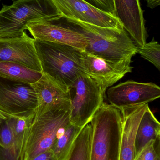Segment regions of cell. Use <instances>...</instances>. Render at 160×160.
I'll use <instances>...</instances> for the list:
<instances>
[{
	"label": "cell",
	"instance_id": "6da1fadb",
	"mask_svg": "<svg viewBox=\"0 0 160 160\" xmlns=\"http://www.w3.org/2000/svg\"><path fill=\"white\" fill-rule=\"evenodd\" d=\"M64 19L70 28L86 38L85 52L111 62L132 59L138 53L139 48L124 28H104L74 19Z\"/></svg>",
	"mask_w": 160,
	"mask_h": 160
},
{
	"label": "cell",
	"instance_id": "7a4b0ae2",
	"mask_svg": "<svg viewBox=\"0 0 160 160\" xmlns=\"http://www.w3.org/2000/svg\"><path fill=\"white\" fill-rule=\"evenodd\" d=\"M35 47L45 73L69 90L79 75L84 73L81 66V52L67 45L35 40Z\"/></svg>",
	"mask_w": 160,
	"mask_h": 160
},
{
	"label": "cell",
	"instance_id": "3957f363",
	"mask_svg": "<svg viewBox=\"0 0 160 160\" xmlns=\"http://www.w3.org/2000/svg\"><path fill=\"white\" fill-rule=\"evenodd\" d=\"M90 123L92 128L90 160H119L123 128L121 110L104 102Z\"/></svg>",
	"mask_w": 160,
	"mask_h": 160
},
{
	"label": "cell",
	"instance_id": "277c9868",
	"mask_svg": "<svg viewBox=\"0 0 160 160\" xmlns=\"http://www.w3.org/2000/svg\"><path fill=\"white\" fill-rule=\"evenodd\" d=\"M60 15L52 0H13L0 10V38L21 36L29 24Z\"/></svg>",
	"mask_w": 160,
	"mask_h": 160
},
{
	"label": "cell",
	"instance_id": "5b68a950",
	"mask_svg": "<svg viewBox=\"0 0 160 160\" xmlns=\"http://www.w3.org/2000/svg\"><path fill=\"white\" fill-rule=\"evenodd\" d=\"M70 112L50 111L34 118L29 129L23 160H29L52 148L57 138L70 124Z\"/></svg>",
	"mask_w": 160,
	"mask_h": 160
},
{
	"label": "cell",
	"instance_id": "8992f818",
	"mask_svg": "<svg viewBox=\"0 0 160 160\" xmlns=\"http://www.w3.org/2000/svg\"><path fill=\"white\" fill-rule=\"evenodd\" d=\"M70 89L74 91L69 90L70 123L83 128L103 104L105 92L85 73L79 75Z\"/></svg>",
	"mask_w": 160,
	"mask_h": 160
},
{
	"label": "cell",
	"instance_id": "52a82bcc",
	"mask_svg": "<svg viewBox=\"0 0 160 160\" xmlns=\"http://www.w3.org/2000/svg\"><path fill=\"white\" fill-rule=\"evenodd\" d=\"M37 102L36 95L31 84L0 77V112L7 117L34 113Z\"/></svg>",
	"mask_w": 160,
	"mask_h": 160
},
{
	"label": "cell",
	"instance_id": "ba28073f",
	"mask_svg": "<svg viewBox=\"0 0 160 160\" xmlns=\"http://www.w3.org/2000/svg\"><path fill=\"white\" fill-rule=\"evenodd\" d=\"M26 30L35 40L67 45L81 51L87 45L84 36L68 25L62 15L31 23Z\"/></svg>",
	"mask_w": 160,
	"mask_h": 160
},
{
	"label": "cell",
	"instance_id": "9c48e42d",
	"mask_svg": "<svg viewBox=\"0 0 160 160\" xmlns=\"http://www.w3.org/2000/svg\"><path fill=\"white\" fill-rule=\"evenodd\" d=\"M132 59L111 62L96 57L84 51L81 52L83 71L95 81L104 91L132 72Z\"/></svg>",
	"mask_w": 160,
	"mask_h": 160
},
{
	"label": "cell",
	"instance_id": "30bf717a",
	"mask_svg": "<svg viewBox=\"0 0 160 160\" xmlns=\"http://www.w3.org/2000/svg\"><path fill=\"white\" fill-rule=\"evenodd\" d=\"M64 18L74 19L104 28L122 29L116 15L101 10L84 0H52Z\"/></svg>",
	"mask_w": 160,
	"mask_h": 160
},
{
	"label": "cell",
	"instance_id": "8fae6325",
	"mask_svg": "<svg viewBox=\"0 0 160 160\" xmlns=\"http://www.w3.org/2000/svg\"><path fill=\"white\" fill-rule=\"evenodd\" d=\"M110 104L121 109L147 104L160 97V88L154 83L127 81L111 87L107 91Z\"/></svg>",
	"mask_w": 160,
	"mask_h": 160
},
{
	"label": "cell",
	"instance_id": "7c38bea8",
	"mask_svg": "<svg viewBox=\"0 0 160 160\" xmlns=\"http://www.w3.org/2000/svg\"><path fill=\"white\" fill-rule=\"evenodd\" d=\"M31 86L36 93L37 107L34 118L50 111L70 112V99L69 90L65 88L45 73Z\"/></svg>",
	"mask_w": 160,
	"mask_h": 160
},
{
	"label": "cell",
	"instance_id": "4fadbf2b",
	"mask_svg": "<svg viewBox=\"0 0 160 160\" xmlns=\"http://www.w3.org/2000/svg\"><path fill=\"white\" fill-rule=\"evenodd\" d=\"M34 41L25 32L18 37L0 38V61L16 63L42 72Z\"/></svg>",
	"mask_w": 160,
	"mask_h": 160
},
{
	"label": "cell",
	"instance_id": "5bb4252c",
	"mask_svg": "<svg viewBox=\"0 0 160 160\" xmlns=\"http://www.w3.org/2000/svg\"><path fill=\"white\" fill-rule=\"evenodd\" d=\"M115 15L138 48L147 43V34L140 0H113Z\"/></svg>",
	"mask_w": 160,
	"mask_h": 160
},
{
	"label": "cell",
	"instance_id": "9a60e30c",
	"mask_svg": "<svg viewBox=\"0 0 160 160\" xmlns=\"http://www.w3.org/2000/svg\"><path fill=\"white\" fill-rule=\"evenodd\" d=\"M147 105V103L120 109L123 117V128L119 160H134L135 135Z\"/></svg>",
	"mask_w": 160,
	"mask_h": 160
},
{
	"label": "cell",
	"instance_id": "2e32d148",
	"mask_svg": "<svg viewBox=\"0 0 160 160\" xmlns=\"http://www.w3.org/2000/svg\"><path fill=\"white\" fill-rule=\"evenodd\" d=\"M160 137V123L148 105L141 118L135 138V156L152 140Z\"/></svg>",
	"mask_w": 160,
	"mask_h": 160
},
{
	"label": "cell",
	"instance_id": "e0dca14e",
	"mask_svg": "<svg viewBox=\"0 0 160 160\" xmlns=\"http://www.w3.org/2000/svg\"><path fill=\"white\" fill-rule=\"evenodd\" d=\"M34 117L35 112L24 116L8 118L13 134L15 154L18 160H23L29 129Z\"/></svg>",
	"mask_w": 160,
	"mask_h": 160
},
{
	"label": "cell",
	"instance_id": "ac0fdd59",
	"mask_svg": "<svg viewBox=\"0 0 160 160\" xmlns=\"http://www.w3.org/2000/svg\"><path fill=\"white\" fill-rule=\"evenodd\" d=\"M42 75V72L22 65L0 61V77L2 78L31 84L39 79Z\"/></svg>",
	"mask_w": 160,
	"mask_h": 160
},
{
	"label": "cell",
	"instance_id": "d6986e66",
	"mask_svg": "<svg viewBox=\"0 0 160 160\" xmlns=\"http://www.w3.org/2000/svg\"><path fill=\"white\" fill-rule=\"evenodd\" d=\"M92 128L85 125L76 138L65 160H90Z\"/></svg>",
	"mask_w": 160,
	"mask_h": 160
},
{
	"label": "cell",
	"instance_id": "ffe728a7",
	"mask_svg": "<svg viewBox=\"0 0 160 160\" xmlns=\"http://www.w3.org/2000/svg\"><path fill=\"white\" fill-rule=\"evenodd\" d=\"M82 128L70 123L65 129L51 148L58 160H66L76 138Z\"/></svg>",
	"mask_w": 160,
	"mask_h": 160
},
{
	"label": "cell",
	"instance_id": "44dd1931",
	"mask_svg": "<svg viewBox=\"0 0 160 160\" xmlns=\"http://www.w3.org/2000/svg\"><path fill=\"white\" fill-rule=\"evenodd\" d=\"M138 53L160 70V46L157 41L153 39L142 48H139Z\"/></svg>",
	"mask_w": 160,
	"mask_h": 160
},
{
	"label": "cell",
	"instance_id": "7402d4cb",
	"mask_svg": "<svg viewBox=\"0 0 160 160\" xmlns=\"http://www.w3.org/2000/svg\"><path fill=\"white\" fill-rule=\"evenodd\" d=\"M134 160H160V137L147 144Z\"/></svg>",
	"mask_w": 160,
	"mask_h": 160
},
{
	"label": "cell",
	"instance_id": "603a6c76",
	"mask_svg": "<svg viewBox=\"0 0 160 160\" xmlns=\"http://www.w3.org/2000/svg\"><path fill=\"white\" fill-rule=\"evenodd\" d=\"M95 7L115 15L113 0H84Z\"/></svg>",
	"mask_w": 160,
	"mask_h": 160
},
{
	"label": "cell",
	"instance_id": "cb8c5ba5",
	"mask_svg": "<svg viewBox=\"0 0 160 160\" xmlns=\"http://www.w3.org/2000/svg\"><path fill=\"white\" fill-rule=\"evenodd\" d=\"M0 160H18L16 157L14 147L0 145Z\"/></svg>",
	"mask_w": 160,
	"mask_h": 160
},
{
	"label": "cell",
	"instance_id": "d4e9b609",
	"mask_svg": "<svg viewBox=\"0 0 160 160\" xmlns=\"http://www.w3.org/2000/svg\"><path fill=\"white\" fill-rule=\"evenodd\" d=\"M29 160H58L51 148L38 154Z\"/></svg>",
	"mask_w": 160,
	"mask_h": 160
},
{
	"label": "cell",
	"instance_id": "484cf974",
	"mask_svg": "<svg viewBox=\"0 0 160 160\" xmlns=\"http://www.w3.org/2000/svg\"><path fill=\"white\" fill-rule=\"evenodd\" d=\"M147 3L148 8L153 9L159 6L160 4V0H145Z\"/></svg>",
	"mask_w": 160,
	"mask_h": 160
},
{
	"label": "cell",
	"instance_id": "4316f807",
	"mask_svg": "<svg viewBox=\"0 0 160 160\" xmlns=\"http://www.w3.org/2000/svg\"><path fill=\"white\" fill-rule=\"evenodd\" d=\"M8 117L4 115L3 113L0 112V127H1L2 124L7 119ZM0 145L2 146V143L0 142Z\"/></svg>",
	"mask_w": 160,
	"mask_h": 160
},
{
	"label": "cell",
	"instance_id": "83f0119b",
	"mask_svg": "<svg viewBox=\"0 0 160 160\" xmlns=\"http://www.w3.org/2000/svg\"><path fill=\"white\" fill-rule=\"evenodd\" d=\"M0 1H1V0H0Z\"/></svg>",
	"mask_w": 160,
	"mask_h": 160
}]
</instances>
